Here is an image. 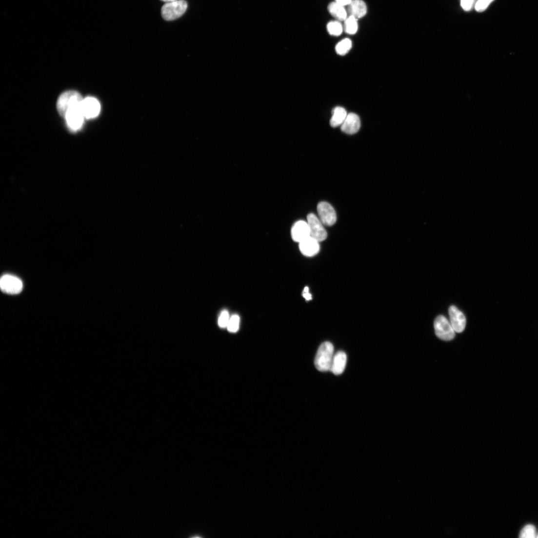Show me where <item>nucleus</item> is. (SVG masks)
Masks as SVG:
<instances>
[{
  "label": "nucleus",
  "instance_id": "obj_12",
  "mask_svg": "<svg viewBox=\"0 0 538 538\" xmlns=\"http://www.w3.org/2000/svg\"><path fill=\"white\" fill-rule=\"evenodd\" d=\"M299 249L303 255L312 257L319 252V242L310 237L299 243Z\"/></svg>",
  "mask_w": 538,
  "mask_h": 538
},
{
  "label": "nucleus",
  "instance_id": "obj_24",
  "mask_svg": "<svg viewBox=\"0 0 538 538\" xmlns=\"http://www.w3.org/2000/svg\"><path fill=\"white\" fill-rule=\"evenodd\" d=\"M495 0H478L475 5V9L478 12H483Z\"/></svg>",
  "mask_w": 538,
  "mask_h": 538
},
{
  "label": "nucleus",
  "instance_id": "obj_3",
  "mask_svg": "<svg viewBox=\"0 0 538 538\" xmlns=\"http://www.w3.org/2000/svg\"><path fill=\"white\" fill-rule=\"evenodd\" d=\"M82 102L70 107L65 114L64 119L68 126L72 131L80 129L83 124L85 117L82 109Z\"/></svg>",
  "mask_w": 538,
  "mask_h": 538
},
{
  "label": "nucleus",
  "instance_id": "obj_23",
  "mask_svg": "<svg viewBox=\"0 0 538 538\" xmlns=\"http://www.w3.org/2000/svg\"><path fill=\"white\" fill-rule=\"evenodd\" d=\"M230 317L227 311H223L219 315L218 319L219 325L221 328H227Z\"/></svg>",
  "mask_w": 538,
  "mask_h": 538
},
{
  "label": "nucleus",
  "instance_id": "obj_2",
  "mask_svg": "<svg viewBox=\"0 0 538 538\" xmlns=\"http://www.w3.org/2000/svg\"><path fill=\"white\" fill-rule=\"evenodd\" d=\"M188 9V3L184 0H177L166 3L161 9L163 19L166 20H173L182 16Z\"/></svg>",
  "mask_w": 538,
  "mask_h": 538
},
{
  "label": "nucleus",
  "instance_id": "obj_10",
  "mask_svg": "<svg viewBox=\"0 0 538 538\" xmlns=\"http://www.w3.org/2000/svg\"><path fill=\"white\" fill-rule=\"evenodd\" d=\"M293 240L299 243L310 236V231L308 222L303 220L296 222L291 230Z\"/></svg>",
  "mask_w": 538,
  "mask_h": 538
},
{
  "label": "nucleus",
  "instance_id": "obj_9",
  "mask_svg": "<svg viewBox=\"0 0 538 538\" xmlns=\"http://www.w3.org/2000/svg\"><path fill=\"white\" fill-rule=\"evenodd\" d=\"M84 117L87 119L96 118L100 111V104L94 98L88 97L83 100L81 104Z\"/></svg>",
  "mask_w": 538,
  "mask_h": 538
},
{
  "label": "nucleus",
  "instance_id": "obj_7",
  "mask_svg": "<svg viewBox=\"0 0 538 538\" xmlns=\"http://www.w3.org/2000/svg\"><path fill=\"white\" fill-rule=\"evenodd\" d=\"M319 218L323 225L331 226L337 220V214L333 207L326 202H321L317 206Z\"/></svg>",
  "mask_w": 538,
  "mask_h": 538
},
{
  "label": "nucleus",
  "instance_id": "obj_25",
  "mask_svg": "<svg viewBox=\"0 0 538 538\" xmlns=\"http://www.w3.org/2000/svg\"><path fill=\"white\" fill-rule=\"evenodd\" d=\"M475 0H460V5L463 10L469 12L472 10Z\"/></svg>",
  "mask_w": 538,
  "mask_h": 538
},
{
  "label": "nucleus",
  "instance_id": "obj_17",
  "mask_svg": "<svg viewBox=\"0 0 538 538\" xmlns=\"http://www.w3.org/2000/svg\"><path fill=\"white\" fill-rule=\"evenodd\" d=\"M347 115L346 110L343 107H337L335 108L333 111V116L330 121L331 126L337 127L341 126Z\"/></svg>",
  "mask_w": 538,
  "mask_h": 538
},
{
  "label": "nucleus",
  "instance_id": "obj_16",
  "mask_svg": "<svg viewBox=\"0 0 538 538\" xmlns=\"http://www.w3.org/2000/svg\"><path fill=\"white\" fill-rule=\"evenodd\" d=\"M344 7L334 2L329 5L327 9L331 15L338 20L344 21L347 18V13Z\"/></svg>",
  "mask_w": 538,
  "mask_h": 538
},
{
  "label": "nucleus",
  "instance_id": "obj_22",
  "mask_svg": "<svg viewBox=\"0 0 538 538\" xmlns=\"http://www.w3.org/2000/svg\"><path fill=\"white\" fill-rule=\"evenodd\" d=\"M536 535V530L534 526L527 525L521 530L520 537L522 538H534Z\"/></svg>",
  "mask_w": 538,
  "mask_h": 538
},
{
  "label": "nucleus",
  "instance_id": "obj_15",
  "mask_svg": "<svg viewBox=\"0 0 538 538\" xmlns=\"http://www.w3.org/2000/svg\"><path fill=\"white\" fill-rule=\"evenodd\" d=\"M346 362L347 357L346 354L342 351H340L334 356L330 371L335 375H340L345 369Z\"/></svg>",
  "mask_w": 538,
  "mask_h": 538
},
{
  "label": "nucleus",
  "instance_id": "obj_29",
  "mask_svg": "<svg viewBox=\"0 0 538 538\" xmlns=\"http://www.w3.org/2000/svg\"><path fill=\"white\" fill-rule=\"evenodd\" d=\"M309 288L308 287H306L303 290V292H309Z\"/></svg>",
  "mask_w": 538,
  "mask_h": 538
},
{
  "label": "nucleus",
  "instance_id": "obj_13",
  "mask_svg": "<svg viewBox=\"0 0 538 538\" xmlns=\"http://www.w3.org/2000/svg\"><path fill=\"white\" fill-rule=\"evenodd\" d=\"M361 126L359 116L355 113L347 115L345 120L341 126V129L344 133L352 135L357 133Z\"/></svg>",
  "mask_w": 538,
  "mask_h": 538
},
{
  "label": "nucleus",
  "instance_id": "obj_21",
  "mask_svg": "<svg viewBox=\"0 0 538 538\" xmlns=\"http://www.w3.org/2000/svg\"><path fill=\"white\" fill-rule=\"evenodd\" d=\"M240 322V319L239 315H233L231 316L227 326L228 331L232 333L237 332L239 328Z\"/></svg>",
  "mask_w": 538,
  "mask_h": 538
},
{
  "label": "nucleus",
  "instance_id": "obj_28",
  "mask_svg": "<svg viewBox=\"0 0 538 538\" xmlns=\"http://www.w3.org/2000/svg\"><path fill=\"white\" fill-rule=\"evenodd\" d=\"M161 1H162L163 2H165L166 3H169V2H174V1H177V0H161Z\"/></svg>",
  "mask_w": 538,
  "mask_h": 538
},
{
  "label": "nucleus",
  "instance_id": "obj_8",
  "mask_svg": "<svg viewBox=\"0 0 538 538\" xmlns=\"http://www.w3.org/2000/svg\"><path fill=\"white\" fill-rule=\"evenodd\" d=\"M0 286L2 291L9 294H17L22 289L21 280L14 276L4 275L0 280Z\"/></svg>",
  "mask_w": 538,
  "mask_h": 538
},
{
  "label": "nucleus",
  "instance_id": "obj_14",
  "mask_svg": "<svg viewBox=\"0 0 538 538\" xmlns=\"http://www.w3.org/2000/svg\"><path fill=\"white\" fill-rule=\"evenodd\" d=\"M349 16L358 19L363 17L367 13V6L363 0H353L347 6Z\"/></svg>",
  "mask_w": 538,
  "mask_h": 538
},
{
  "label": "nucleus",
  "instance_id": "obj_27",
  "mask_svg": "<svg viewBox=\"0 0 538 538\" xmlns=\"http://www.w3.org/2000/svg\"><path fill=\"white\" fill-rule=\"evenodd\" d=\"M302 296L304 298H305L308 301L312 299V296L309 293V292H303V294H302Z\"/></svg>",
  "mask_w": 538,
  "mask_h": 538
},
{
  "label": "nucleus",
  "instance_id": "obj_1",
  "mask_svg": "<svg viewBox=\"0 0 538 538\" xmlns=\"http://www.w3.org/2000/svg\"><path fill=\"white\" fill-rule=\"evenodd\" d=\"M334 347L330 342H324L319 347L315 360L316 368L322 372L330 370L334 358Z\"/></svg>",
  "mask_w": 538,
  "mask_h": 538
},
{
  "label": "nucleus",
  "instance_id": "obj_19",
  "mask_svg": "<svg viewBox=\"0 0 538 538\" xmlns=\"http://www.w3.org/2000/svg\"><path fill=\"white\" fill-rule=\"evenodd\" d=\"M352 48V40L349 39H345L338 43L336 47V50L339 55L344 56L347 54Z\"/></svg>",
  "mask_w": 538,
  "mask_h": 538
},
{
  "label": "nucleus",
  "instance_id": "obj_4",
  "mask_svg": "<svg viewBox=\"0 0 538 538\" xmlns=\"http://www.w3.org/2000/svg\"><path fill=\"white\" fill-rule=\"evenodd\" d=\"M83 99L80 93L75 91H68L62 93L57 102V109L60 114L65 118L67 110L72 106L80 103Z\"/></svg>",
  "mask_w": 538,
  "mask_h": 538
},
{
  "label": "nucleus",
  "instance_id": "obj_6",
  "mask_svg": "<svg viewBox=\"0 0 538 538\" xmlns=\"http://www.w3.org/2000/svg\"><path fill=\"white\" fill-rule=\"evenodd\" d=\"M307 222L310 231V236L320 242L326 239L327 233L319 218L314 214L307 216Z\"/></svg>",
  "mask_w": 538,
  "mask_h": 538
},
{
  "label": "nucleus",
  "instance_id": "obj_5",
  "mask_svg": "<svg viewBox=\"0 0 538 538\" xmlns=\"http://www.w3.org/2000/svg\"><path fill=\"white\" fill-rule=\"evenodd\" d=\"M436 336L440 339L450 341L455 337V331L451 322L443 316H439L434 321Z\"/></svg>",
  "mask_w": 538,
  "mask_h": 538
},
{
  "label": "nucleus",
  "instance_id": "obj_11",
  "mask_svg": "<svg viewBox=\"0 0 538 538\" xmlns=\"http://www.w3.org/2000/svg\"><path fill=\"white\" fill-rule=\"evenodd\" d=\"M449 314L455 331L458 333H462L466 326V319L463 314L454 306L450 307Z\"/></svg>",
  "mask_w": 538,
  "mask_h": 538
},
{
  "label": "nucleus",
  "instance_id": "obj_20",
  "mask_svg": "<svg viewBox=\"0 0 538 538\" xmlns=\"http://www.w3.org/2000/svg\"><path fill=\"white\" fill-rule=\"evenodd\" d=\"M327 30L331 35L339 36L342 34L343 27L339 21H331L327 24Z\"/></svg>",
  "mask_w": 538,
  "mask_h": 538
},
{
  "label": "nucleus",
  "instance_id": "obj_26",
  "mask_svg": "<svg viewBox=\"0 0 538 538\" xmlns=\"http://www.w3.org/2000/svg\"><path fill=\"white\" fill-rule=\"evenodd\" d=\"M353 0H335V2L343 6H348Z\"/></svg>",
  "mask_w": 538,
  "mask_h": 538
},
{
  "label": "nucleus",
  "instance_id": "obj_30",
  "mask_svg": "<svg viewBox=\"0 0 538 538\" xmlns=\"http://www.w3.org/2000/svg\"><path fill=\"white\" fill-rule=\"evenodd\" d=\"M536 537H537V538H538V535H537V536Z\"/></svg>",
  "mask_w": 538,
  "mask_h": 538
},
{
  "label": "nucleus",
  "instance_id": "obj_18",
  "mask_svg": "<svg viewBox=\"0 0 538 538\" xmlns=\"http://www.w3.org/2000/svg\"><path fill=\"white\" fill-rule=\"evenodd\" d=\"M358 19L353 16H349L344 20L343 29L349 35H355L358 30Z\"/></svg>",
  "mask_w": 538,
  "mask_h": 538
}]
</instances>
